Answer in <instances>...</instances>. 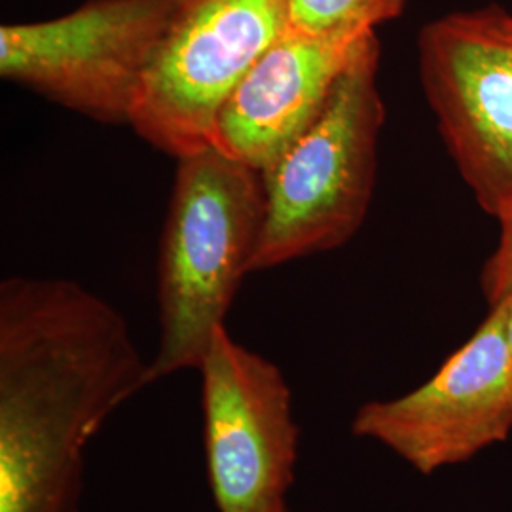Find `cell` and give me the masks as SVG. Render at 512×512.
Masks as SVG:
<instances>
[{
    "label": "cell",
    "mask_w": 512,
    "mask_h": 512,
    "mask_svg": "<svg viewBox=\"0 0 512 512\" xmlns=\"http://www.w3.org/2000/svg\"><path fill=\"white\" fill-rule=\"evenodd\" d=\"M177 0H88L0 27V76L93 122L131 120Z\"/></svg>",
    "instance_id": "cell-4"
},
{
    "label": "cell",
    "mask_w": 512,
    "mask_h": 512,
    "mask_svg": "<svg viewBox=\"0 0 512 512\" xmlns=\"http://www.w3.org/2000/svg\"><path fill=\"white\" fill-rule=\"evenodd\" d=\"M440 135L478 205L512 219V14L490 6L435 19L418 37Z\"/></svg>",
    "instance_id": "cell-6"
},
{
    "label": "cell",
    "mask_w": 512,
    "mask_h": 512,
    "mask_svg": "<svg viewBox=\"0 0 512 512\" xmlns=\"http://www.w3.org/2000/svg\"><path fill=\"white\" fill-rule=\"evenodd\" d=\"M372 33L319 37L289 27L222 105L211 147L264 173L319 118Z\"/></svg>",
    "instance_id": "cell-9"
},
{
    "label": "cell",
    "mask_w": 512,
    "mask_h": 512,
    "mask_svg": "<svg viewBox=\"0 0 512 512\" xmlns=\"http://www.w3.org/2000/svg\"><path fill=\"white\" fill-rule=\"evenodd\" d=\"M289 29V0H177L129 126L173 160L211 147L222 105Z\"/></svg>",
    "instance_id": "cell-5"
},
{
    "label": "cell",
    "mask_w": 512,
    "mask_h": 512,
    "mask_svg": "<svg viewBox=\"0 0 512 512\" xmlns=\"http://www.w3.org/2000/svg\"><path fill=\"white\" fill-rule=\"evenodd\" d=\"M511 431L512 355L499 306L425 384L363 404L353 418L357 437L380 442L421 475L463 463Z\"/></svg>",
    "instance_id": "cell-8"
},
{
    "label": "cell",
    "mask_w": 512,
    "mask_h": 512,
    "mask_svg": "<svg viewBox=\"0 0 512 512\" xmlns=\"http://www.w3.org/2000/svg\"><path fill=\"white\" fill-rule=\"evenodd\" d=\"M262 173L217 148L177 160L156 266L154 380L198 370L251 274L264 226Z\"/></svg>",
    "instance_id": "cell-2"
},
{
    "label": "cell",
    "mask_w": 512,
    "mask_h": 512,
    "mask_svg": "<svg viewBox=\"0 0 512 512\" xmlns=\"http://www.w3.org/2000/svg\"><path fill=\"white\" fill-rule=\"evenodd\" d=\"M203 454L217 512H277L294 484L300 427L279 366L222 325L198 368Z\"/></svg>",
    "instance_id": "cell-7"
},
{
    "label": "cell",
    "mask_w": 512,
    "mask_h": 512,
    "mask_svg": "<svg viewBox=\"0 0 512 512\" xmlns=\"http://www.w3.org/2000/svg\"><path fill=\"white\" fill-rule=\"evenodd\" d=\"M495 306H499L501 311H503V323H505V336H507V344H509V349H511L512 355V294L509 298H505L503 302H499V304H495Z\"/></svg>",
    "instance_id": "cell-12"
},
{
    "label": "cell",
    "mask_w": 512,
    "mask_h": 512,
    "mask_svg": "<svg viewBox=\"0 0 512 512\" xmlns=\"http://www.w3.org/2000/svg\"><path fill=\"white\" fill-rule=\"evenodd\" d=\"M154 382L105 298L73 279H4L0 512H80L90 442Z\"/></svg>",
    "instance_id": "cell-1"
},
{
    "label": "cell",
    "mask_w": 512,
    "mask_h": 512,
    "mask_svg": "<svg viewBox=\"0 0 512 512\" xmlns=\"http://www.w3.org/2000/svg\"><path fill=\"white\" fill-rule=\"evenodd\" d=\"M378 67L380 42L372 33L319 118L262 173L266 213L251 274L334 251L363 226L385 120Z\"/></svg>",
    "instance_id": "cell-3"
},
{
    "label": "cell",
    "mask_w": 512,
    "mask_h": 512,
    "mask_svg": "<svg viewBox=\"0 0 512 512\" xmlns=\"http://www.w3.org/2000/svg\"><path fill=\"white\" fill-rule=\"evenodd\" d=\"M482 289L490 306L512 294V219L501 224V238L482 272Z\"/></svg>",
    "instance_id": "cell-11"
},
{
    "label": "cell",
    "mask_w": 512,
    "mask_h": 512,
    "mask_svg": "<svg viewBox=\"0 0 512 512\" xmlns=\"http://www.w3.org/2000/svg\"><path fill=\"white\" fill-rule=\"evenodd\" d=\"M277 512H291L289 511V507H283V509H279Z\"/></svg>",
    "instance_id": "cell-13"
},
{
    "label": "cell",
    "mask_w": 512,
    "mask_h": 512,
    "mask_svg": "<svg viewBox=\"0 0 512 512\" xmlns=\"http://www.w3.org/2000/svg\"><path fill=\"white\" fill-rule=\"evenodd\" d=\"M406 0H289V27L319 37H359L399 18Z\"/></svg>",
    "instance_id": "cell-10"
}]
</instances>
